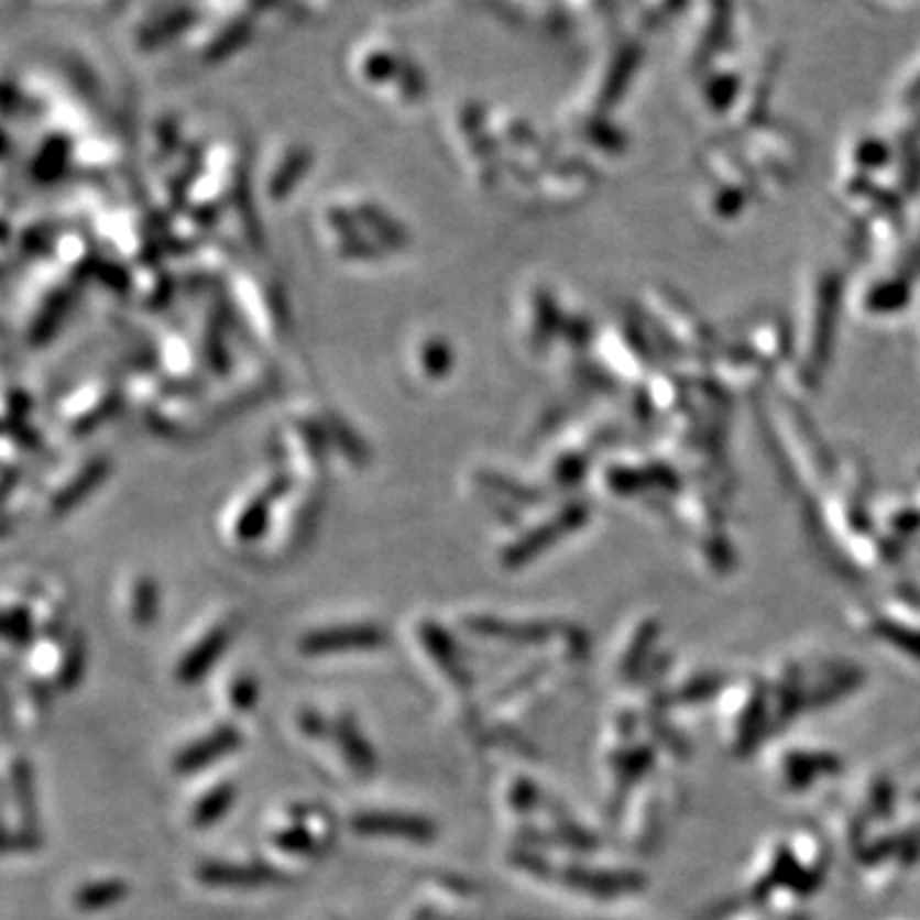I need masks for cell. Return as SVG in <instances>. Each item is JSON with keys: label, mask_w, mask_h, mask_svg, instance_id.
Returning a JSON list of instances; mask_svg holds the SVG:
<instances>
[{"label": "cell", "mask_w": 920, "mask_h": 920, "mask_svg": "<svg viewBox=\"0 0 920 920\" xmlns=\"http://www.w3.org/2000/svg\"><path fill=\"white\" fill-rule=\"evenodd\" d=\"M11 788H13V796H15V803L23 813L34 815V769L26 763V759H15L13 767H11Z\"/></svg>", "instance_id": "obj_16"}, {"label": "cell", "mask_w": 920, "mask_h": 920, "mask_svg": "<svg viewBox=\"0 0 920 920\" xmlns=\"http://www.w3.org/2000/svg\"><path fill=\"white\" fill-rule=\"evenodd\" d=\"M8 642H13L15 647H26L31 637H34V626H31V614L29 609H8L6 622H3Z\"/></svg>", "instance_id": "obj_19"}, {"label": "cell", "mask_w": 920, "mask_h": 920, "mask_svg": "<svg viewBox=\"0 0 920 920\" xmlns=\"http://www.w3.org/2000/svg\"><path fill=\"white\" fill-rule=\"evenodd\" d=\"M195 877L197 883L208 887H226V890H251V887L284 883V875L280 869L236 862H202L197 864Z\"/></svg>", "instance_id": "obj_3"}, {"label": "cell", "mask_w": 920, "mask_h": 920, "mask_svg": "<svg viewBox=\"0 0 920 920\" xmlns=\"http://www.w3.org/2000/svg\"><path fill=\"white\" fill-rule=\"evenodd\" d=\"M386 645V632L376 624H338L325 629L307 632L299 639V653L305 657H320L346 649H376Z\"/></svg>", "instance_id": "obj_2"}, {"label": "cell", "mask_w": 920, "mask_h": 920, "mask_svg": "<svg viewBox=\"0 0 920 920\" xmlns=\"http://www.w3.org/2000/svg\"><path fill=\"white\" fill-rule=\"evenodd\" d=\"M39 844H42V839H39V834L36 831H19V834H8V839H6V852L8 854H13V852H31V848H36Z\"/></svg>", "instance_id": "obj_25"}, {"label": "cell", "mask_w": 920, "mask_h": 920, "mask_svg": "<svg viewBox=\"0 0 920 920\" xmlns=\"http://www.w3.org/2000/svg\"><path fill=\"white\" fill-rule=\"evenodd\" d=\"M83 672H85V642L77 637L69 642L65 662H62V668H59V686L65 690L77 688L79 680H83Z\"/></svg>", "instance_id": "obj_17"}, {"label": "cell", "mask_w": 920, "mask_h": 920, "mask_svg": "<svg viewBox=\"0 0 920 920\" xmlns=\"http://www.w3.org/2000/svg\"><path fill=\"white\" fill-rule=\"evenodd\" d=\"M243 736L238 732L236 726H218L216 732H210L208 736H202V740H197L189 744V747L179 749L177 757H174V773L177 775H193V773H200V769L216 765L218 759H223L230 752H236L241 747Z\"/></svg>", "instance_id": "obj_4"}, {"label": "cell", "mask_w": 920, "mask_h": 920, "mask_svg": "<svg viewBox=\"0 0 920 920\" xmlns=\"http://www.w3.org/2000/svg\"><path fill=\"white\" fill-rule=\"evenodd\" d=\"M238 788L233 782H220L216 788L205 792V796L197 800L193 811V823L197 829H210L220 823L228 815L230 808L236 806Z\"/></svg>", "instance_id": "obj_12"}, {"label": "cell", "mask_w": 920, "mask_h": 920, "mask_svg": "<svg viewBox=\"0 0 920 920\" xmlns=\"http://www.w3.org/2000/svg\"><path fill=\"white\" fill-rule=\"evenodd\" d=\"M131 887L125 879H100V883H90L77 887L73 895V902L77 910H85V913H98V910H108L118 906L129 898Z\"/></svg>", "instance_id": "obj_10"}, {"label": "cell", "mask_w": 920, "mask_h": 920, "mask_svg": "<svg viewBox=\"0 0 920 920\" xmlns=\"http://www.w3.org/2000/svg\"><path fill=\"white\" fill-rule=\"evenodd\" d=\"M419 637H423V645L427 653L432 655V660L440 665L442 672H446L453 683L463 688L471 683V678H468L463 662H460V657H458L456 642L450 639V634L442 629L440 624L423 622V626H419Z\"/></svg>", "instance_id": "obj_6"}, {"label": "cell", "mask_w": 920, "mask_h": 920, "mask_svg": "<svg viewBox=\"0 0 920 920\" xmlns=\"http://www.w3.org/2000/svg\"><path fill=\"white\" fill-rule=\"evenodd\" d=\"M108 471H110V460L108 458H98V460H92V463H87L83 471H79L75 479L69 481L67 486L52 499V514H54V517L73 512L75 506L83 502V499L90 496V491L98 486L100 481H106Z\"/></svg>", "instance_id": "obj_9"}, {"label": "cell", "mask_w": 920, "mask_h": 920, "mask_svg": "<svg viewBox=\"0 0 920 920\" xmlns=\"http://www.w3.org/2000/svg\"><path fill=\"white\" fill-rule=\"evenodd\" d=\"M359 220L361 223H366L374 233L382 238L386 245H392V249H402L404 243L409 241L407 230H404L399 223L392 216H386V212L379 208L374 202H366L359 208Z\"/></svg>", "instance_id": "obj_13"}, {"label": "cell", "mask_w": 920, "mask_h": 920, "mask_svg": "<svg viewBox=\"0 0 920 920\" xmlns=\"http://www.w3.org/2000/svg\"><path fill=\"white\" fill-rule=\"evenodd\" d=\"M419 361H423V371L427 376L442 379L450 374V369H453V348H450L446 340L432 338L423 346Z\"/></svg>", "instance_id": "obj_15"}, {"label": "cell", "mask_w": 920, "mask_h": 920, "mask_svg": "<svg viewBox=\"0 0 920 920\" xmlns=\"http://www.w3.org/2000/svg\"><path fill=\"white\" fill-rule=\"evenodd\" d=\"M340 253H343V256H348V259L366 261V259H382L384 249H379L376 243H369V241H363L361 236H355V238H348V241L340 243Z\"/></svg>", "instance_id": "obj_22"}, {"label": "cell", "mask_w": 920, "mask_h": 920, "mask_svg": "<svg viewBox=\"0 0 920 920\" xmlns=\"http://www.w3.org/2000/svg\"><path fill=\"white\" fill-rule=\"evenodd\" d=\"M230 701H233V705L238 711H251L253 705H256V701H259V683H256V678H251V676H241L236 680L233 683V688H230Z\"/></svg>", "instance_id": "obj_20"}, {"label": "cell", "mask_w": 920, "mask_h": 920, "mask_svg": "<svg viewBox=\"0 0 920 920\" xmlns=\"http://www.w3.org/2000/svg\"><path fill=\"white\" fill-rule=\"evenodd\" d=\"M287 486H289L287 479H274L259 496H253L251 502L245 504L241 517L236 519V537L241 539V543H253V539H259L261 535H264L266 522H269V510H272L274 499L280 496Z\"/></svg>", "instance_id": "obj_8"}, {"label": "cell", "mask_w": 920, "mask_h": 920, "mask_svg": "<svg viewBox=\"0 0 920 920\" xmlns=\"http://www.w3.org/2000/svg\"><path fill=\"white\" fill-rule=\"evenodd\" d=\"M328 220L336 233L348 241V238H355L359 236V220H355L351 212L343 210V208H330L328 210Z\"/></svg>", "instance_id": "obj_24"}, {"label": "cell", "mask_w": 920, "mask_h": 920, "mask_svg": "<svg viewBox=\"0 0 920 920\" xmlns=\"http://www.w3.org/2000/svg\"><path fill=\"white\" fill-rule=\"evenodd\" d=\"M466 629L489 639H512V642H537L545 637V629L537 624H510L496 616H468Z\"/></svg>", "instance_id": "obj_11"}, {"label": "cell", "mask_w": 920, "mask_h": 920, "mask_svg": "<svg viewBox=\"0 0 920 920\" xmlns=\"http://www.w3.org/2000/svg\"><path fill=\"white\" fill-rule=\"evenodd\" d=\"M272 842L280 848H284V852H289V854H317V852H320V846H317L315 836L309 834L305 826H289V829L276 831Z\"/></svg>", "instance_id": "obj_18"}, {"label": "cell", "mask_w": 920, "mask_h": 920, "mask_svg": "<svg viewBox=\"0 0 920 920\" xmlns=\"http://www.w3.org/2000/svg\"><path fill=\"white\" fill-rule=\"evenodd\" d=\"M158 614V589L152 578H139L131 596V616L139 626L154 624Z\"/></svg>", "instance_id": "obj_14"}, {"label": "cell", "mask_w": 920, "mask_h": 920, "mask_svg": "<svg viewBox=\"0 0 920 920\" xmlns=\"http://www.w3.org/2000/svg\"><path fill=\"white\" fill-rule=\"evenodd\" d=\"M299 726H303V732H307L309 736H320V734H325V729H328V724H325L322 716H317L315 711L303 713V716H299Z\"/></svg>", "instance_id": "obj_26"}, {"label": "cell", "mask_w": 920, "mask_h": 920, "mask_svg": "<svg viewBox=\"0 0 920 920\" xmlns=\"http://www.w3.org/2000/svg\"><path fill=\"white\" fill-rule=\"evenodd\" d=\"M330 435H332V440H336L338 446L343 448V453H346V456H351L353 460H363V458H366V450H363L361 440L355 438V435L351 432V427H346V425L336 423V425H332Z\"/></svg>", "instance_id": "obj_23"}, {"label": "cell", "mask_w": 920, "mask_h": 920, "mask_svg": "<svg viewBox=\"0 0 920 920\" xmlns=\"http://www.w3.org/2000/svg\"><path fill=\"white\" fill-rule=\"evenodd\" d=\"M230 639H233V629H230L228 624H220L216 629H210L205 637L197 642V645L189 649V653L182 657V662L177 665V683L182 686H195L200 683V680L208 676L212 670V665L220 660V655L226 653Z\"/></svg>", "instance_id": "obj_5"}, {"label": "cell", "mask_w": 920, "mask_h": 920, "mask_svg": "<svg viewBox=\"0 0 920 920\" xmlns=\"http://www.w3.org/2000/svg\"><path fill=\"white\" fill-rule=\"evenodd\" d=\"M351 831L359 836H394L415 844H430L438 836V826L430 819L402 811H359L351 819Z\"/></svg>", "instance_id": "obj_1"}, {"label": "cell", "mask_w": 920, "mask_h": 920, "mask_svg": "<svg viewBox=\"0 0 920 920\" xmlns=\"http://www.w3.org/2000/svg\"><path fill=\"white\" fill-rule=\"evenodd\" d=\"M332 732H336V740L340 744V749H343L346 755V763L351 765L359 775H371L376 769V752L371 744L366 742V736L355 724V719L351 713H343L336 721V726H332Z\"/></svg>", "instance_id": "obj_7"}, {"label": "cell", "mask_w": 920, "mask_h": 920, "mask_svg": "<svg viewBox=\"0 0 920 920\" xmlns=\"http://www.w3.org/2000/svg\"><path fill=\"white\" fill-rule=\"evenodd\" d=\"M65 307H67V299L65 297H54L42 315H39V320L34 322V340H46L50 338V332L54 330V325L62 315H65Z\"/></svg>", "instance_id": "obj_21"}]
</instances>
